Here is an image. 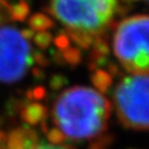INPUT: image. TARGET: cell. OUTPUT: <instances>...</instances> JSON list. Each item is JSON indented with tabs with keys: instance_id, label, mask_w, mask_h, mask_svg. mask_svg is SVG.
Returning a JSON list of instances; mask_svg holds the SVG:
<instances>
[{
	"instance_id": "6",
	"label": "cell",
	"mask_w": 149,
	"mask_h": 149,
	"mask_svg": "<svg viewBox=\"0 0 149 149\" xmlns=\"http://www.w3.org/2000/svg\"><path fill=\"white\" fill-rule=\"evenodd\" d=\"M20 119L27 126H36L47 119V108L41 103H27L20 110Z\"/></svg>"
},
{
	"instance_id": "15",
	"label": "cell",
	"mask_w": 149,
	"mask_h": 149,
	"mask_svg": "<svg viewBox=\"0 0 149 149\" xmlns=\"http://www.w3.org/2000/svg\"><path fill=\"white\" fill-rule=\"evenodd\" d=\"M67 82H68L67 77H65L61 73H56V74H53V75L51 77V79L48 81V86L53 92H58V91L65 88Z\"/></svg>"
},
{
	"instance_id": "24",
	"label": "cell",
	"mask_w": 149,
	"mask_h": 149,
	"mask_svg": "<svg viewBox=\"0 0 149 149\" xmlns=\"http://www.w3.org/2000/svg\"><path fill=\"white\" fill-rule=\"evenodd\" d=\"M29 149H66V148H63V147H56V146H51V144L44 143V142H39V143L34 144Z\"/></svg>"
},
{
	"instance_id": "3",
	"label": "cell",
	"mask_w": 149,
	"mask_h": 149,
	"mask_svg": "<svg viewBox=\"0 0 149 149\" xmlns=\"http://www.w3.org/2000/svg\"><path fill=\"white\" fill-rule=\"evenodd\" d=\"M148 25L146 14L134 15L120 22L114 35V54L132 74H148Z\"/></svg>"
},
{
	"instance_id": "5",
	"label": "cell",
	"mask_w": 149,
	"mask_h": 149,
	"mask_svg": "<svg viewBox=\"0 0 149 149\" xmlns=\"http://www.w3.org/2000/svg\"><path fill=\"white\" fill-rule=\"evenodd\" d=\"M32 48L20 32L0 25V82L14 84L21 80L32 65Z\"/></svg>"
},
{
	"instance_id": "2",
	"label": "cell",
	"mask_w": 149,
	"mask_h": 149,
	"mask_svg": "<svg viewBox=\"0 0 149 149\" xmlns=\"http://www.w3.org/2000/svg\"><path fill=\"white\" fill-rule=\"evenodd\" d=\"M116 8L118 0H51L48 12L70 29L100 35Z\"/></svg>"
},
{
	"instance_id": "20",
	"label": "cell",
	"mask_w": 149,
	"mask_h": 149,
	"mask_svg": "<svg viewBox=\"0 0 149 149\" xmlns=\"http://www.w3.org/2000/svg\"><path fill=\"white\" fill-rule=\"evenodd\" d=\"M32 91V99L33 100H44L47 96V91L44 86H36L31 89Z\"/></svg>"
},
{
	"instance_id": "8",
	"label": "cell",
	"mask_w": 149,
	"mask_h": 149,
	"mask_svg": "<svg viewBox=\"0 0 149 149\" xmlns=\"http://www.w3.org/2000/svg\"><path fill=\"white\" fill-rule=\"evenodd\" d=\"M91 80H92L94 88L97 89L99 93L107 94L109 89L111 88V86H113V78L109 75L107 70L102 68H99L92 73Z\"/></svg>"
},
{
	"instance_id": "18",
	"label": "cell",
	"mask_w": 149,
	"mask_h": 149,
	"mask_svg": "<svg viewBox=\"0 0 149 149\" xmlns=\"http://www.w3.org/2000/svg\"><path fill=\"white\" fill-rule=\"evenodd\" d=\"M53 41H54V45H55L56 49L60 51V52H62L66 48H68L69 47V44H70V41H69V39H68V36H67V34H66L65 31H61L55 36V38H54Z\"/></svg>"
},
{
	"instance_id": "21",
	"label": "cell",
	"mask_w": 149,
	"mask_h": 149,
	"mask_svg": "<svg viewBox=\"0 0 149 149\" xmlns=\"http://www.w3.org/2000/svg\"><path fill=\"white\" fill-rule=\"evenodd\" d=\"M49 55H51V58H52V61H54L58 66H65V65H66V63H65V60H63V58H62L61 52L58 51L56 48L51 49V51H49Z\"/></svg>"
},
{
	"instance_id": "16",
	"label": "cell",
	"mask_w": 149,
	"mask_h": 149,
	"mask_svg": "<svg viewBox=\"0 0 149 149\" xmlns=\"http://www.w3.org/2000/svg\"><path fill=\"white\" fill-rule=\"evenodd\" d=\"M93 49L95 52H97L99 54L101 55H104V56H108L109 53H110V47L108 45V42L102 39L100 35H95L94 36V41H93Z\"/></svg>"
},
{
	"instance_id": "19",
	"label": "cell",
	"mask_w": 149,
	"mask_h": 149,
	"mask_svg": "<svg viewBox=\"0 0 149 149\" xmlns=\"http://www.w3.org/2000/svg\"><path fill=\"white\" fill-rule=\"evenodd\" d=\"M32 60L34 62H36V65H39L40 67H48L51 65V60L41 51L33 52L32 53Z\"/></svg>"
},
{
	"instance_id": "22",
	"label": "cell",
	"mask_w": 149,
	"mask_h": 149,
	"mask_svg": "<svg viewBox=\"0 0 149 149\" xmlns=\"http://www.w3.org/2000/svg\"><path fill=\"white\" fill-rule=\"evenodd\" d=\"M107 72L108 74L111 77V78H114V77H120L121 75V70L119 68V66L114 62H108L107 65Z\"/></svg>"
},
{
	"instance_id": "1",
	"label": "cell",
	"mask_w": 149,
	"mask_h": 149,
	"mask_svg": "<svg viewBox=\"0 0 149 149\" xmlns=\"http://www.w3.org/2000/svg\"><path fill=\"white\" fill-rule=\"evenodd\" d=\"M111 104L101 93L84 86L62 92L54 102L52 116L66 137L84 141L101 135L107 129Z\"/></svg>"
},
{
	"instance_id": "11",
	"label": "cell",
	"mask_w": 149,
	"mask_h": 149,
	"mask_svg": "<svg viewBox=\"0 0 149 149\" xmlns=\"http://www.w3.org/2000/svg\"><path fill=\"white\" fill-rule=\"evenodd\" d=\"M29 15V5L25 0H20L19 3L11 5L8 11V18L13 21H25Z\"/></svg>"
},
{
	"instance_id": "14",
	"label": "cell",
	"mask_w": 149,
	"mask_h": 149,
	"mask_svg": "<svg viewBox=\"0 0 149 149\" xmlns=\"http://www.w3.org/2000/svg\"><path fill=\"white\" fill-rule=\"evenodd\" d=\"M114 141V136L109 134H101L96 136V139L89 144L88 149H107L109 146H111Z\"/></svg>"
},
{
	"instance_id": "28",
	"label": "cell",
	"mask_w": 149,
	"mask_h": 149,
	"mask_svg": "<svg viewBox=\"0 0 149 149\" xmlns=\"http://www.w3.org/2000/svg\"><path fill=\"white\" fill-rule=\"evenodd\" d=\"M122 1L125 4H127V5H133V4L137 3V1H140V0H122Z\"/></svg>"
},
{
	"instance_id": "25",
	"label": "cell",
	"mask_w": 149,
	"mask_h": 149,
	"mask_svg": "<svg viewBox=\"0 0 149 149\" xmlns=\"http://www.w3.org/2000/svg\"><path fill=\"white\" fill-rule=\"evenodd\" d=\"M34 32L29 28V29H21L20 31V35H21V38L22 39H25L26 41H29V40H32L33 39V36H34Z\"/></svg>"
},
{
	"instance_id": "4",
	"label": "cell",
	"mask_w": 149,
	"mask_h": 149,
	"mask_svg": "<svg viewBox=\"0 0 149 149\" xmlns=\"http://www.w3.org/2000/svg\"><path fill=\"white\" fill-rule=\"evenodd\" d=\"M148 74H133L125 77L115 87L116 114L128 129H148Z\"/></svg>"
},
{
	"instance_id": "29",
	"label": "cell",
	"mask_w": 149,
	"mask_h": 149,
	"mask_svg": "<svg viewBox=\"0 0 149 149\" xmlns=\"http://www.w3.org/2000/svg\"><path fill=\"white\" fill-rule=\"evenodd\" d=\"M0 125H1V120H0Z\"/></svg>"
},
{
	"instance_id": "23",
	"label": "cell",
	"mask_w": 149,
	"mask_h": 149,
	"mask_svg": "<svg viewBox=\"0 0 149 149\" xmlns=\"http://www.w3.org/2000/svg\"><path fill=\"white\" fill-rule=\"evenodd\" d=\"M32 75L36 81H44L46 79V73L40 67H35L32 69Z\"/></svg>"
},
{
	"instance_id": "10",
	"label": "cell",
	"mask_w": 149,
	"mask_h": 149,
	"mask_svg": "<svg viewBox=\"0 0 149 149\" xmlns=\"http://www.w3.org/2000/svg\"><path fill=\"white\" fill-rule=\"evenodd\" d=\"M28 25L33 32H45L55 27V22L44 13H34L28 19Z\"/></svg>"
},
{
	"instance_id": "27",
	"label": "cell",
	"mask_w": 149,
	"mask_h": 149,
	"mask_svg": "<svg viewBox=\"0 0 149 149\" xmlns=\"http://www.w3.org/2000/svg\"><path fill=\"white\" fill-rule=\"evenodd\" d=\"M40 126H41V130L46 134V133L48 132V125H47V121H46V120L41 121V122H40Z\"/></svg>"
},
{
	"instance_id": "26",
	"label": "cell",
	"mask_w": 149,
	"mask_h": 149,
	"mask_svg": "<svg viewBox=\"0 0 149 149\" xmlns=\"http://www.w3.org/2000/svg\"><path fill=\"white\" fill-rule=\"evenodd\" d=\"M7 142V134L3 130H0V149H6Z\"/></svg>"
},
{
	"instance_id": "12",
	"label": "cell",
	"mask_w": 149,
	"mask_h": 149,
	"mask_svg": "<svg viewBox=\"0 0 149 149\" xmlns=\"http://www.w3.org/2000/svg\"><path fill=\"white\" fill-rule=\"evenodd\" d=\"M61 54L65 60V63L69 65L70 67H77L82 61V52L78 47H68L62 51Z\"/></svg>"
},
{
	"instance_id": "13",
	"label": "cell",
	"mask_w": 149,
	"mask_h": 149,
	"mask_svg": "<svg viewBox=\"0 0 149 149\" xmlns=\"http://www.w3.org/2000/svg\"><path fill=\"white\" fill-rule=\"evenodd\" d=\"M33 41L36 45V47H39L40 49H46L51 46L52 41H53V36L52 33L45 31V32H38L36 34H34L33 36Z\"/></svg>"
},
{
	"instance_id": "7",
	"label": "cell",
	"mask_w": 149,
	"mask_h": 149,
	"mask_svg": "<svg viewBox=\"0 0 149 149\" xmlns=\"http://www.w3.org/2000/svg\"><path fill=\"white\" fill-rule=\"evenodd\" d=\"M34 144L27 136L25 125L18 128L12 129L7 134L6 149H29Z\"/></svg>"
},
{
	"instance_id": "17",
	"label": "cell",
	"mask_w": 149,
	"mask_h": 149,
	"mask_svg": "<svg viewBox=\"0 0 149 149\" xmlns=\"http://www.w3.org/2000/svg\"><path fill=\"white\" fill-rule=\"evenodd\" d=\"M46 136L48 141L53 144H63V142L66 141V136L63 135V133L59 128H55V127L48 129V132L46 133Z\"/></svg>"
},
{
	"instance_id": "30",
	"label": "cell",
	"mask_w": 149,
	"mask_h": 149,
	"mask_svg": "<svg viewBox=\"0 0 149 149\" xmlns=\"http://www.w3.org/2000/svg\"><path fill=\"white\" fill-rule=\"evenodd\" d=\"M144 1H146V3H147V0H144Z\"/></svg>"
},
{
	"instance_id": "9",
	"label": "cell",
	"mask_w": 149,
	"mask_h": 149,
	"mask_svg": "<svg viewBox=\"0 0 149 149\" xmlns=\"http://www.w3.org/2000/svg\"><path fill=\"white\" fill-rule=\"evenodd\" d=\"M69 41H73L78 46V48H82V49H88L94 41V36L89 33L82 32V31H77V29H70L68 28L67 31H65Z\"/></svg>"
}]
</instances>
